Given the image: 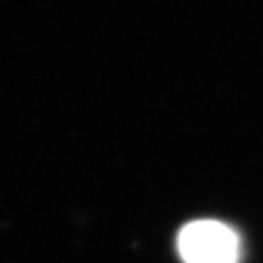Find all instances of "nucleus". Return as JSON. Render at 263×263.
<instances>
[{"label": "nucleus", "instance_id": "1", "mask_svg": "<svg viewBox=\"0 0 263 263\" xmlns=\"http://www.w3.org/2000/svg\"><path fill=\"white\" fill-rule=\"evenodd\" d=\"M178 252L185 263H238L240 238L227 224L201 219L180 231Z\"/></svg>", "mask_w": 263, "mask_h": 263}]
</instances>
